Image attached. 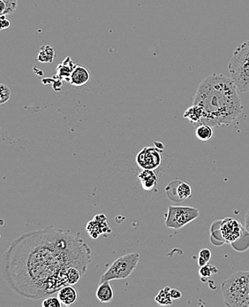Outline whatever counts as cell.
I'll return each mask as SVG.
<instances>
[{"mask_svg":"<svg viewBox=\"0 0 249 307\" xmlns=\"http://www.w3.org/2000/svg\"><path fill=\"white\" fill-rule=\"evenodd\" d=\"M140 259L141 255L139 252H131L119 257L101 276L100 283L113 280L127 279L135 271Z\"/></svg>","mask_w":249,"mask_h":307,"instance_id":"cell-5","label":"cell"},{"mask_svg":"<svg viewBox=\"0 0 249 307\" xmlns=\"http://www.w3.org/2000/svg\"><path fill=\"white\" fill-rule=\"evenodd\" d=\"M91 260L90 247L81 233L49 226L12 241L2 257L1 269L16 294L39 300L69 285L71 267L85 274Z\"/></svg>","mask_w":249,"mask_h":307,"instance_id":"cell-1","label":"cell"},{"mask_svg":"<svg viewBox=\"0 0 249 307\" xmlns=\"http://www.w3.org/2000/svg\"><path fill=\"white\" fill-rule=\"evenodd\" d=\"M170 297L173 300H178L182 297L181 291L177 289H170Z\"/></svg>","mask_w":249,"mask_h":307,"instance_id":"cell-26","label":"cell"},{"mask_svg":"<svg viewBox=\"0 0 249 307\" xmlns=\"http://www.w3.org/2000/svg\"><path fill=\"white\" fill-rule=\"evenodd\" d=\"M184 118H186L189 120L190 122L194 124L196 127L198 125L202 124L203 117H204V112L200 105L198 104H193L192 106L187 108L186 112H184Z\"/></svg>","mask_w":249,"mask_h":307,"instance_id":"cell-15","label":"cell"},{"mask_svg":"<svg viewBox=\"0 0 249 307\" xmlns=\"http://www.w3.org/2000/svg\"><path fill=\"white\" fill-rule=\"evenodd\" d=\"M1 15H7L16 12L18 6V0H0Z\"/></svg>","mask_w":249,"mask_h":307,"instance_id":"cell-20","label":"cell"},{"mask_svg":"<svg viewBox=\"0 0 249 307\" xmlns=\"http://www.w3.org/2000/svg\"><path fill=\"white\" fill-rule=\"evenodd\" d=\"M55 50L52 45H43L40 48L37 56V60L41 63H52L55 59Z\"/></svg>","mask_w":249,"mask_h":307,"instance_id":"cell-17","label":"cell"},{"mask_svg":"<svg viewBox=\"0 0 249 307\" xmlns=\"http://www.w3.org/2000/svg\"><path fill=\"white\" fill-rule=\"evenodd\" d=\"M211 256H212V253H211L210 249L204 248V249L201 250L199 252V257H198L197 260L198 265L200 266V267L205 266L206 264L209 263L210 259H211Z\"/></svg>","mask_w":249,"mask_h":307,"instance_id":"cell-22","label":"cell"},{"mask_svg":"<svg viewBox=\"0 0 249 307\" xmlns=\"http://www.w3.org/2000/svg\"><path fill=\"white\" fill-rule=\"evenodd\" d=\"M86 229L93 239L98 238L99 235L110 234L111 232V227L107 222L106 216L103 213L95 215V218L87 224Z\"/></svg>","mask_w":249,"mask_h":307,"instance_id":"cell-10","label":"cell"},{"mask_svg":"<svg viewBox=\"0 0 249 307\" xmlns=\"http://www.w3.org/2000/svg\"><path fill=\"white\" fill-rule=\"evenodd\" d=\"M238 91L232 77L211 74L203 79L194 99L204 112L202 124L218 127L234 122L244 108Z\"/></svg>","mask_w":249,"mask_h":307,"instance_id":"cell-2","label":"cell"},{"mask_svg":"<svg viewBox=\"0 0 249 307\" xmlns=\"http://www.w3.org/2000/svg\"><path fill=\"white\" fill-rule=\"evenodd\" d=\"M228 69L239 92H249V40L234 50Z\"/></svg>","mask_w":249,"mask_h":307,"instance_id":"cell-4","label":"cell"},{"mask_svg":"<svg viewBox=\"0 0 249 307\" xmlns=\"http://www.w3.org/2000/svg\"><path fill=\"white\" fill-rule=\"evenodd\" d=\"M166 194L171 201L182 202L192 197V187L180 180H174L166 188Z\"/></svg>","mask_w":249,"mask_h":307,"instance_id":"cell-9","label":"cell"},{"mask_svg":"<svg viewBox=\"0 0 249 307\" xmlns=\"http://www.w3.org/2000/svg\"><path fill=\"white\" fill-rule=\"evenodd\" d=\"M90 79V73L86 67L76 65L71 76H69L68 82L76 87H81L87 84Z\"/></svg>","mask_w":249,"mask_h":307,"instance_id":"cell-11","label":"cell"},{"mask_svg":"<svg viewBox=\"0 0 249 307\" xmlns=\"http://www.w3.org/2000/svg\"><path fill=\"white\" fill-rule=\"evenodd\" d=\"M58 297L64 306H72L76 303L79 297L78 291L73 285H67L58 291Z\"/></svg>","mask_w":249,"mask_h":307,"instance_id":"cell-13","label":"cell"},{"mask_svg":"<svg viewBox=\"0 0 249 307\" xmlns=\"http://www.w3.org/2000/svg\"><path fill=\"white\" fill-rule=\"evenodd\" d=\"M0 19H1V30L2 31L7 29L8 28H10L11 21L9 20V19H7L6 15H1Z\"/></svg>","mask_w":249,"mask_h":307,"instance_id":"cell-25","label":"cell"},{"mask_svg":"<svg viewBox=\"0 0 249 307\" xmlns=\"http://www.w3.org/2000/svg\"><path fill=\"white\" fill-rule=\"evenodd\" d=\"M244 227H245L246 230L249 233V209L248 210V211L246 212L245 224H244Z\"/></svg>","mask_w":249,"mask_h":307,"instance_id":"cell-27","label":"cell"},{"mask_svg":"<svg viewBox=\"0 0 249 307\" xmlns=\"http://www.w3.org/2000/svg\"><path fill=\"white\" fill-rule=\"evenodd\" d=\"M162 152L157 146L144 147L136 156V163L142 169L155 170L161 165Z\"/></svg>","mask_w":249,"mask_h":307,"instance_id":"cell-8","label":"cell"},{"mask_svg":"<svg viewBox=\"0 0 249 307\" xmlns=\"http://www.w3.org/2000/svg\"><path fill=\"white\" fill-rule=\"evenodd\" d=\"M200 211L191 206H175L170 205L166 214L165 224L166 227L178 230L186 225L197 219Z\"/></svg>","mask_w":249,"mask_h":307,"instance_id":"cell-6","label":"cell"},{"mask_svg":"<svg viewBox=\"0 0 249 307\" xmlns=\"http://www.w3.org/2000/svg\"><path fill=\"white\" fill-rule=\"evenodd\" d=\"M76 66L71 57H68L61 64L59 65V67L57 68V74L60 78H64L68 81Z\"/></svg>","mask_w":249,"mask_h":307,"instance_id":"cell-16","label":"cell"},{"mask_svg":"<svg viewBox=\"0 0 249 307\" xmlns=\"http://www.w3.org/2000/svg\"><path fill=\"white\" fill-rule=\"evenodd\" d=\"M195 136L200 141H209L214 136V129L212 126L209 124L202 123L196 126Z\"/></svg>","mask_w":249,"mask_h":307,"instance_id":"cell-18","label":"cell"},{"mask_svg":"<svg viewBox=\"0 0 249 307\" xmlns=\"http://www.w3.org/2000/svg\"><path fill=\"white\" fill-rule=\"evenodd\" d=\"M221 291L227 307H249V271L233 274L223 283Z\"/></svg>","mask_w":249,"mask_h":307,"instance_id":"cell-3","label":"cell"},{"mask_svg":"<svg viewBox=\"0 0 249 307\" xmlns=\"http://www.w3.org/2000/svg\"><path fill=\"white\" fill-rule=\"evenodd\" d=\"M114 291L111 287V281H106L99 283L98 288L95 292V296L100 302L109 303L113 299Z\"/></svg>","mask_w":249,"mask_h":307,"instance_id":"cell-14","label":"cell"},{"mask_svg":"<svg viewBox=\"0 0 249 307\" xmlns=\"http://www.w3.org/2000/svg\"><path fill=\"white\" fill-rule=\"evenodd\" d=\"M64 305L60 301V299L56 297H47L45 299H43L42 302V307H63Z\"/></svg>","mask_w":249,"mask_h":307,"instance_id":"cell-23","label":"cell"},{"mask_svg":"<svg viewBox=\"0 0 249 307\" xmlns=\"http://www.w3.org/2000/svg\"><path fill=\"white\" fill-rule=\"evenodd\" d=\"M218 268L216 267H214L212 265L210 264H206L205 266H202L199 270V275L201 276L202 281L210 278L211 275H215V274H218Z\"/></svg>","mask_w":249,"mask_h":307,"instance_id":"cell-21","label":"cell"},{"mask_svg":"<svg viewBox=\"0 0 249 307\" xmlns=\"http://www.w3.org/2000/svg\"><path fill=\"white\" fill-rule=\"evenodd\" d=\"M155 301L160 306H170L173 302V299L170 297V288L166 286L159 291L158 296L155 298Z\"/></svg>","mask_w":249,"mask_h":307,"instance_id":"cell-19","label":"cell"},{"mask_svg":"<svg viewBox=\"0 0 249 307\" xmlns=\"http://www.w3.org/2000/svg\"><path fill=\"white\" fill-rule=\"evenodd\" d=\"M0 94H1L0 95V104H5L8 100H10L11 95H12L11 90L4 84L0 85Z\"/></svg>","mask_w":249,"mask_h":307,"instance_id":"cell-24","label":"cell"},{"mask_svg":"<svg viewBox=\"0 0 249 307\" xmlns=\"http://www.w3.org/2000/svg\"><path fill=\"white\" fill-rule=\"evenodd\" d=\"M218 229L222 244L229 243L233 245L241 239L242 235L247 231L245 227H243L239 220L234 218H226L219 220Z\"/></svg>","mask_w":249,"mask_h":307,"instance_id":"cell-7","label":"cell"},{"mask_svg":"<svg viewBox=\"0 0 249 307\" xmlns=\"http://www.w3.org/2000/svg\"><path fill=\"white\" fill-rule=\"evenodd\" d=\"M138 178L143 190L147 192L154 191L158 186V177L155 174L154 170L143 169V171L139 174Z\"/></svg>","mask_w":249,"mask_h":307,"instance_id":"cell-12","label":"cell"}]
</instances>
